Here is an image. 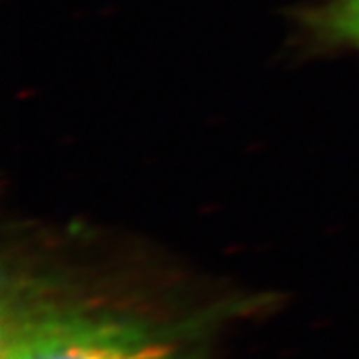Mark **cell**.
Instances as JSON below:
<instances>
[{
    "label": "cell",
    "instance_id": "obj_1",
    "mask_svg": "<svg viewBox=\"0 0 359 359\" xmlns=\"http://www.w3.org/2000/svg\"><path fill=\"white\" fill-rule=\"evenodd\" d=\"M0 359H180L162 335L102 311L28 302L6 311Z\"/></svg>",
    "mask_w": 359,
    "mask_h": 359
},
{
    "label": "cell",
    "instance_id": "obj_2",
    "mask_svg": "<svg viewBox=\"0 0 359 359\" xmlns=\"http://www.w3.org/2000/svg\"><path fill=\"white\" fill-rule=\"evenodd\" d=\"M330 26L359 48V0H335L330 11Z\"/></svg>",
    "mask_w": 359,
    "mask_h": 359
}]
</instances>
